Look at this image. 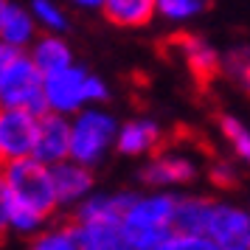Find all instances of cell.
Wrapping results in <instances>:
<instances>
[{"label": "cell", "mask_w": 250, "mask_h": 250, "mask_svg": "<svg viewBox=\"0 0 250 250\" xmlns=\"http://www.w3.org/2000/svg\"><path fill=\"white\" fill-rule=\"evenodd\" d=\"M163 42H166V48L171 51V57H177L183 65L188 68L194 84H197L200 90H208V87L219 79V73H222V59H219V54L205 42L203 37L180 31V34L169 37V40H163Z\"/></svg>", "instance_id": "277c9868"}, {"label": "cell", "mask_w": 250, "mask_h": 250, "mask_svg": "<svg viewBox=\"0 0 250 250\" xmlns=\"http://www.w3.org/2000/svg\"><path fill=\"white\" fill-rule=\"evenodd\" d=\"M0 107H23L42 115L45 107V76L40 73L31 57L17 51L6 70L0 73Z\"/></svg>", "instance_id": "7a4b0ae2"}, {"label": "cell", "mask_w": 250, "mask_h": 250, "mask_svg": "<svg viewBox=\"0 0 250 250\" xmlns=\"http://www.w3.org/2000/svg\"><path fill=\"white\" fill-rule=\"evenodd\" d=\"M31 62H34L42 76H51L57 70H65L73 65V54H70V45L62 40L59 34H42L40 40L31 42Z\"/></svg>", "instance_id": "5bb4252c"}, {"label": "cell", "mask_w": 250, "mask_h": 250, "mask_svg": "<svg viewBox=\"0 0 250 250\" xmlns=\"http://www.w3.org/2000/svg\"><path fill=\"white\" fill-rule=\"evenodd\" d=\"M102 12L118 28H141L155 17L158 0H104Z\"/></svg>", "instance_id": "9a60e30c"}, {"label": "cell", "mask_w": 250, "mask_h": 250, "mask_svg": "<svg viewBox=\"0 0 250 250\" xmlns=\"http://www.w3.org/2000/svg\"><path fill=\"white\" fill-rule=\"evenodd\" d=\"M31 17L37 25H42L48 34H62L68 28V14L59 9L54 0H34L31 3Z\"/></svg>", "instance_id": "44dd1931"}, {"label": "cell", "mask_w": 250, "mask_h": 250, "mask_svg": "<svg viewBox=\"0 0 250 250\" xmlns=\"http://www.w3.org/2000/svg\"><path fill=\"white\" fill-rule=\"evenodd\" d=\"M12 191H9L6 180L0 177V236H6V230H12Z\"/></svg>", "instance_id": "484cf974"}, {"label": "cell", "mask_w": 250, "mask_h": 250, "mask_svg": "<svg viewBox=\"0 0 250 250\" xmlns=\"http://www.w3.org/2000/svg\"><path fill=\"white\" fill-rule=\"evenodd\" d=\"M169 250H222L208 233H180L174 230Z\"/></svg>", "instance_id": "603a6c76"}, {"label": "cell", "mask_w": 250, "mask_h": 250, "mask_svg": "<svg viewBox=\"0 0 250 250\" xmlns=\"http://www.w3.org/2000/svg\"><path fill=\"white\" fill-rule=\"evenodd\" d=\"M216 124H219V132L225 135V141L233 146V152H236L245 163H250V132H248V126L242 124V121H236L233 115H228V113L216 115Z\"/></svg>", "instance_id": "ffe728a7"}, {"label": "cell", "mask_w": 250, "mask_h": 250, "mask_svg": "<svg viewBox=\"0 0 250 250\" xmlns=\"http://www.w3.org/2000/svg\"><path fill=\"white\" fill-rule=\"evenodd\" d=\"M222 250H250V245L248 248H222Z\"/></svg>", "instance_id": "4dcf8cb0"}, {"label": "cell", "mask_w": 250, "mask_h": 250, "mask_svg": "<svg viewBox=\"0 0 250 250\" xmlns=\"http://www.w3.org/2000/svg\"><path fill=\"white\" fill-rule=\"evenodd\" d=\"M28 250H82L79 239L73 233V225L68 222H59L54 228H42L34 239H31V245Z\"/></svg>", "instance_id": "d6986e66"}, {"label": "cell", "mask_w": 250, "mask_h": 250, "mask_svg": "<svg viewBox=\"0 0 250 250\" xmlns=\"http://www.w3.org/2000/svg\"><path fill=\"white\" fill-rule=\"evenodd\" d=\"M0 177L6 180L12 200L17 205H25L48 219L57 214L59 200L57 188H54V177H51V166L34 158L9 160V163H0Z\"/></svg>", "instance_id": "6da1fadb"}, {"label": "cell", "mask_w": 250, "mask_h": 250, "mask_svg": "<svg viewBox=\"0 0 250 250\" xmlns=\"http://www.w3.org/2000/svg\"><path fill=\"white\" fill-rule=\"evenodd\" d=\"M115 250H132V248H129V245H118Z\"/></svg>", "instance_id": "1f68e13d"}, {"label": "cell", "mask_w": 250, "mask_h": 250, "mask_svg": "<svg viewBox=\"0 0 250 250\" xmlns=\"http://www.w3.org/2000/svg\"><path fill=\"white\" fill-rule=\"evenodd\" d=\"M214 200L205 197H183L174 205V222L171 228L180 233H208V222L214 214Z\"/></svg>", "instance_id": "e0dca14e"}, {"label": "cell", "mask_w": 250, "mask_h": 250, "mask_svg": "<svg viewBox=\"0 0 250 250\" xmlns=\"http://www.w3.org/2000/svg\"><path fill=\"white\" fill-rule=\"evenodd\" d=\"M174 205L177 197L169 194H152V197H135L124 211L121 228H138V230H158L171 228L174 222Z\"/></svg>", "instance_id": "ba28073f"}, {"label": "cell", "mask_w": 250, "mask_h": 250, "mask_svg": "<svg viewBox=\"0 0 250 250\" xmlns=\"http://www.w3.org/2000/svg\"><path fill=\"white\" fill-rule=\"evenodd\" d=\"M115 135L118 124L113 115L104 110H79L70 121V158L93 169L115 144Z\"/></svg>", "instance_id": "3957f363"}, {"label": "cell", "mask_w": 250, "mask_h": 250, "mask_svg": "<svg viewBox=\"0 0 250 250\" xmlns=\"http://www.w3.org/2000/svg\"><path fill=\"white\" fill-rule=\"evenodd\" d=\"M34 40H37V20L31 17V12L9 3V9L0 20V42H6L14 51H23Z\"/></svg>", "instance_id": "2e32d148"}, {"label": "cell", "mask_w": 250, "mask_h": 250, "mask_svg": "<svg viewBox=\"0 0 250 250\" xmlns=\"http://www.w3.org/2000/svg\"><path fill=\"white\" fill-rule=\"evenodd\" d=\"M115 146L121 155H155L158 149H163V129L149 118L126 121L124 126H118Z\"/></svg>", "instance_id": "7c38bea8"}, {"label": "cell", "mask_w": 250, "mask_h": 250, "mask_svg": "<svg viewBox=\"0 0 250 250\" xmlns=\"http://www.w3.org/2000/svg\"><path fill=\"white\" fill-rule=\"evenodd\" d=\"M73 6H79V9H102L104 0H70Z\"/></svg>", "instance_id": "83f0119b"}, {"label": "cell", "mask_w": 250, "mask_h": 250, "mask_svg": "<svg viewBox=\"0 0 250 250\" xmlns=\"http://www.w3.org/2000/svg\"><path fill=\"white\" fill-rule=\"evenodd\" d=\"M31 158L40 160V163H45V166H57V163L70 158V121H68V115L51 113V110H45V113L40 115Z\"/></svg>", "instance_id": "52a82bcc"}, {"label": "cell", "mask_w": 250, "mask_h": 250, "mask_svg": "<svg viewBox=\"0 0 250 250\" xmlns=\"http://www.w3.org/2000/svg\"><path fill=\"white\" fill-rule=\"evenodd\" d=\"M73 233L79 239L82 250H115L124 245L121 222H73Z\"/></svg>", "instance_id": "ac0fdd59"}, {"label": "cell", "mask_w": 250, "mask_h": 250, "mask_svg": "<svg viewBox=\"0 0 250 250\" xmlns=\"http://www.w3.org/2000/svg\"><path fill=\"white\" fill-rule=\"evenodd\" d=\"M6 9H9V0H0V20H3V14H6Z\"/></svg>", "instance_id": "f546056e"}, {"label": "cell", "mask_w": 250, "mask_h": 250, "mask_svg": "<svg viewBox=\"0 0 250 250\" xmlns=\"http://www.w3.org/2000/svg\"><path fill=\"white\" fill-rule=\"evenodd\" d=\"M194 163L183 155H171L166 149H158L155 158L141 169V180L146 186H183L194 180Z\"/></svg>", "instance_id": "8fae6325"}, {"label": "cell", "mask_w": 250, "mask_h": 250, "mask_svg": "<svg viewBox=\"0 0 250 250\" xmlns=\"http://www.w3.org/2000/svg\"><path fill=\"white\" fill-rule=\"evenodd\" d=\"M239 82H242V87H245V90L250 93V68L245 70V73H242V76H239Z\"/></svg>", "instance_id": "f1b7e54d"}, {"label": "cell", "mask_w": 250, "mask_h": 250, "mask_svg": "<svg viewBox=\"0 0 250 250\" xmlns=\"http://www.w3.org/2000/svg\"><path fill=\"white\" fill-rule=\"evenodd\" d=\"M51 177H54V188H57L59 205H79L93 188V171L79 160H62L57 166H51Z\"/></svg>", "instance_id": "30bf717a"}, {"label": "cell", "mask_w": 250, "mask_h": 250, "mask_svg": "<svg viewBox=\"0 0 250 250\" xmlns=\"http://www.w3.org/2000/svg\"><path fill=\"white\" fill-rule=\"evenodd\" d=\"M208 236L219 248H248L250 245V214L230 205H214L208 222Z\"/></svg>", "instance_id": "9c48e42d"}, {"label": "cell", "mask_w": 250, "mask_h": 250, "mask_svg": "<svg viewBox=\"0 0 250 250\" xmlns=\"http://www.w3.org/2000/svg\"><path fill=\"white\" fill-rule=\"evenodd\" d=\"M40 115L23 107H0V163L31 158Z\"/></svg>", "instance_id": "8992f818"}, {"label": "cell", "mask_w": 250, "mask_h": 250, "mask_svg": "<svg viewBox=\"0 0 250 250\" xmlns=\"http://www.w3.org/2000/svg\"><path fill=\"white\" fill-rule=\"evenodd\" d=\"M211 180H214L219 188H236L239 186L236 169H233L230 163H225V160H219V163L211 166Z\"/></svg>", "instance_id": "d4e9b609"}, {"label": "cell", "mask_w": 250, "mask_h": 250, "mask_svg": "<svg viewBox=\"0 0 250 250\" xmlns=\"http://www.w3.org/2000/svg\"><path fill=\"white\" fill-rule=\"evenodd\" d=\"M87 84H90V73L79 65L51 73L45 76V107L59 115H76L84 104H90Z\"/></svg>", "instance_id": "5b68a950"}, {"label": "cell", "mask_w": 250, "mask_h": 250, "mask_svg": "<svg viewBox=\"0 0 250 250\" xmlns=\"http://www.w3.org/2000/svg\"><path fill=\"white\" fill-rule=\"evenodd\" d=\"M14 54H17L14 48H9V45H6V42H0V73L6 70V65L12 62V57H14Z\"/></svg>", "instance_id": "4316f807"}, {"label": "cell", "mask_w": 250, "mask_h": 250, "mask_svg": "<svg viewBox=\"0 0 250 250\" xmlns=\"http://www.w3.org/2000/svg\"><path fill=\"white\" fill-rule=\"evenodd\" d=\"M203 3H205V0H203Z\"/></svg>", "instance_id": "d6a6232c"}, {"label": "cell", "mask_w": 250, "mask_h": 250, "mask_svg": "<svg viewBox=\"0 0 250 250\" xmlns=\"http://www.w3.org/2000/svg\"><path fill=\"white\" fill-rule=\"evenodd\" d=\"M135 200V194H99V197H87L76 205L73 211V222H121L124 211L129 203Z\"/></svg>", "instance_id": "4fadbf2b"}, {"label": "cell", "mask_w": 250, "mask_h": 250, "mask_svg": "<svg viewBox=\"0 0 250 250\" xmlns=\"http://www.w3.org/2000/svg\"><path fill=\"white\" fill-rule=\"evenodd\" d=\"M203 9V0H158V12L166 20H186Z\"/></svg>", "instance_id": "cb8c5ba5"}, {"label": "cell", "mask_w": 250, "mask_h": 250, "mask_svg": "<svg viewBox=\"0 0 250 250\" xmlns=\"http://www.w3.org/2000/svg\"><path fill=\"white\" fill-rule=\"evenodd\" d=\"M48 225V216L37 214L25 205H12V230L14 233H23V236H37L42 228Z\"/></svg>", "instance_id": "7402d4cb"}]
</instances>
